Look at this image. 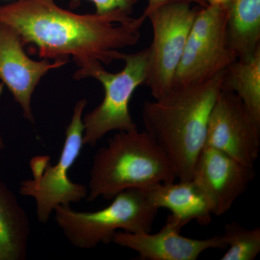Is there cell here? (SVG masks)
<instances>
[{
	"instance_id": "6da1fadb",
	"label": "cell",
	"mask_w": 260,
	"mask_h": 260,
	"mask_svg": "<svg viewBox=\"0 0 260 260\" xmlns=\"http://www.w3.org/2000/svg\"><path fill=\"white\" fill-rule=\"evenodd\" d=\"M130 15L124 10L76 14L54 0H17L0 5V23L14 28L23 46L35 45L42 59L68 61L72 56L79 71L120 60V49L138 44L147 18Z\"/></svg>"
},
{
	"instance_id": "7a4b0ae2",
	"label": "cell",
	"mask_w": 260,
	"mask_h": 260,
	"mask_svg": "<svg viewBox=\"0 0 260 260\" xmlns=\"http://www.w3.org/2000/svg\"><path fill=\"white\" fill-rule=\"evenodd\" d=\"M224 73L205 83L172 88L161 99L143 104L145 131L167 155L179 180L192 179L195 164L205 147L210 114L222 90Z\"/></svg>"
},
{
	"instance_id": "3957f363",
	"label": "cell",
	"mask_w": 260,
	"mask_h": 260,
	"mask_svg": "<svg viewBox=\"0 0 260 260\" xmlns=\"http://www.w3.org/2000/svg\"><path fill=\"white\" fill-rule=\"evenodd\" d=\"M176 179L172 162L146 131L118 132L94 155L86 200H112L126 189L146 190Z\"/></svg>"
},
{
	"instance_id": "277c9868",
	"label": "cell",
	"mask_w": 260,
	"mask_h": 260,
	"mask_svg": "<svg viewBox=\"0 0 260 260\" xmlns=\"http://www.w3.org/2000/svg\"><path fill=\"white\" fill-rule=\"evenodd\" d=\"M112 200L106 208L94 212L59 205L54 210V220L68 242L81 249L112 243L118 231L133 234L152 232L158 209L149 203L145 190L126 189Z\"/></svg>"
},
{
	"instance_id": "5b68a950",
	"label": "cell",
	"mask_w": 260,
	"mask_h": 260,
	"mask_svg": "<svg viewBox=\"0 0 260 260\" xmlns=\"http://www.w3.org/2000/svg\"><path fill=\"white\" fill-rule=\"evenodd\" d=\"M87 104L86 99H82L75 104L57 162L51 165L50 158L46 155L34 157L30 161L32 179L22 181L19 186L20 194L35 202L36 214L41 223H48L59 205H71L86 200L88 186L73 182L68 172L83 148V114Z\"/></svg>"
},
{
	"instance_id": "8992f818",
	"label": "cell",
	"mask_w": 260,
	"mask_h": 260,
	"mask_svg": "<svg viewBox=\"0 0 260 260\" xmlns=\"http://www.w3.org/2000/svg\"><path fill=\"white\" fill-rule=\"evenodd\" d=\"M147 56V48L133 54L121 53L124 68L117 73H109L102 64L75 73V79L93 78L104 89L102 102L83 119L84 145L95 146L110 132L138 129L130 114L129 103L137 88L145 84Z\"/></svg>"
},
{
	"instance_id": "52a82bcc",
	"label": "cell",
	"mask_w": 260,
	"mask_h": 260,
	"mask_svg": "<svg viewBox=\"0 0 260 260\" xmlns=\"http://www.w3.org/2000/svg\"><path fill=\"white\" fill-rule=\"evenodd\" d=\"M185 1H172L149 13L153 41L148 49L146 79L154 99H161L172 90L174 76L186 40L201 7Z\"/></svg>"
},
{
	"instance_id": "ba28073f",
	"label": "cell",
	"mask_w": 260,
	"mask_h": 260,
	"mask_svg": "<svg viewBox=\"0 0 260 260\" xmlns=\"http://www.w3.org/2000/svg\"><path fill=\"white\" fill-rule=\"evenodd\" d=\"M227 8L213 5L200 8L188 36L172 88L205 83L237 60L228 38Z\"/></svg>"
},
{
	"instance_id": "9c48e42d",
	"label": "cell",
	"mask_w": 260,
	"mask_h": 260,
	"mask_svg": "<svg viewBox=\"0 0 260 260\" xmlns=\"http://www.w3.org/2000/svg\"><path fill=\"white\" fill-rule=\"evenodd\" d=\"M205 145L254 167L259 154L260 125L235 93L223 90L219 93L208 121Z\"/></svg>"
},
{
	"instance_id": "30bf717a",
	"label": "cell",
	"mask_w": 260,
	"mask_h": 260,
	"mask_svg": "<svg viewBox=\"0 0 260 260\" xmlns=\"http://www.w3.org/2000/svg\"><path fill=\"white\" fill-rule=\"evenodd\" d=\"M254 178V167L206 145L200 152L192 174L193 180L208 198L213 215L217 217L232 208Z\"/></svg>"
},
{
	"instance_id": "8fae6325",
	"label": "cell",
	"mask_w": 260,
	"mask_h": 260,
	"mask_svg": "<svg viewBox=\"0 0 260 260\" xmlns=\"http://www.w3.org/2000/svg\"><path fill=\"white\" fill-rule=\"evenodd\" d=\"M23 47L18 32L10 25L0 23V80L21 107L24 118L34 124L31 107L34 90L48 72L64 66L68 61L32 60Z\"/></svg>"
},
{
	"instance_id": "7c38bea8",
	"label": "cell",
	"mask_w": 260,
	"mask_h": 260,
	"mask_svg": "<svg viewBox=\"0 0 260 260\" xmlns=\"http://www.w3.org/2000/svg\"><path fill=\"white\" fill-rule=\"evenodd\" d=\"M179 224L168 217L160 232L133 234L118 231L112 243L138 253L142 260H196L208 249H226L221 235L205 239L183 237Z\"/></svg>"
},
{
	"instance_id": "4fadbf2b",
	"label": "cell",
	"mask_w": 260,
	"mask_h": 260,
	"mask_svg": "<svg viewBox=\"0 0 260 260\" xmlns=\"http://www.w3.org/2000/svg\"><path fill=\"white\" fill-rule=\"evenodd\" d=\"M145 191L150 204L158 210H170L169 218L182 228L194 220L202 225L211 223L213 213L209 201L192 179L160 183Z\"/></svg>"
},
{
	"instance_id": "5bb4252c",
	"label": "cell",
	"mask_w": 260,
	"mask_h": 260,
	"mask_svg": "<svg viewBox=\"0 0 260 260\" xmlns=\"http://www.w3.org/2000/svg\"><path fill=\"white\" fill-rule=\"evenodd\" d=\"M30 223L28 215L8 186L0 181V260H25Z\"/></svg>"
},
{
	"instance_id": "9a60e30c",
	"label": "cell",
	"mask_w": 260,
	"mask_h": 260,
	"mask_svg": "<svg viewBox=\"0 0 260 260\" xmlns=\"http://www.w3.org/2000/svg\"><path fill=\"white\" fill-rule=\"evenodd\" d=\"M229 46L237 59L260 49V0H232L227 8Z\"/></svg>"
},
{
	"instance_id": "2e32d148",
	"label": "cell",
	"mask_w": 260,
	"mask_h": 260,
	"mask_svg": "<svg viewBox=\"0 0 260 260\" xmlns=\"http://www.w3.org/2000/svg\"><path fill=\"white\" fill-rule=\"evenodd\" d=\"M222 90L235 93L260 125V49L251 57L237 59L225 70Z\"/></svg>"
},
{
	"instance_id": "e0dca14e",
	"label": "cell",
	"mask_w": 260,
	"mask_h": 260,
	"mask_svg": "<svg viewBox=\"0 0 260 260\" xmlns=\"http://www.w3.org/2000/svg\"><path fill=\"white\" fill-rule=\"evenodd\" d=\"M222 239L226 251L221 260H254L260 252V228L247 229L236 221L225 224Z\"/></svg>"
},
{
	"instance_id": "ac0fdd59",
	"label": "cell",
	"mask_w": 260,
	"mask_h": 260,
	"mask_svg": "<svg viewBox=\"0 0 260 260\" xmlns=\"http://www.w3.org/2000/svg\"><path fill=\"white\" fill-rule=\"evenodd\" d=\"M95 7V13L107 14L116 10H124L131 13L140 0H89ZM80 0H71L72 5H77Z\"/></svg>"
},
{
	"instance_id": "d6986e66",
	"label": "cell",
	"mask_w": 260,
	"mask_h": 260,
	"mask_svg": "<svg viewBox=\"0 0 260 260\" xmlns=\"http://www.w3.org/2000/svg\"><path fill=\"white\" fill-rule=\"evenodd\" d=\"M172 1L188 2V3H194V4L198 5V6L201 7V8L208 5L205 3L204 0H148V5H147L146 8H145L144 12H143V15H144L145 18H147L149 13H151L153 10L156 9L160 5Z\"/></svg>"
},
{
	"instance_id": "ffe728a7",
	"label": "cell",
	"mask_w": 260,
	"mask_h": 260,
	"mask_svg": "<svg viewBox=\"0 0 260 260\" xmlns=\"http://www.w3.org/2000/svg\"><path fill=\"white\" fill-rule=\"evenodd\" d=\"M207 5H220V6L228 8L231 4L232 0H204Z\"/></svg>"
},
{
	"instance_id": "44dd1931",
	"label": "cell",
	"mask_w": 260,
	"mask_h": 260,
	"mask_svg": "<svg viewBox=\"0 0 260 260\" xmlns=\"http://www.w3.org/2000/svg\"><path fill=\"white\" fill-rule=\"evenodd\" d=\"M5 148V143L4 140L2 138L1 135H0V150H3Z\"/></svg>"
}]
</instances>
